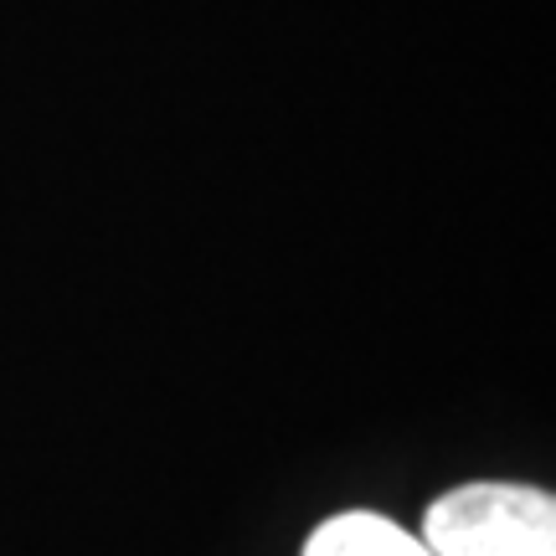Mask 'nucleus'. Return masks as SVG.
I'll return each instance as SVG.
<instances>
[{"label":"nucleus","mask_w":556,"mask_h":556,"mask_svg":"<svg viewBox=\"0 0 556 556\" xmlns=\"http://www.w3.org/2000/svg\"><path fill=\"white\" fill-rule=\"evenodd\" d=\"M433 556H556V500L531 484H464L428 505Z\"/></svg>","instance_id":"1"},{"label":"nucleus","mask_w":556,"mask_h":556,"mask_svg":"<svg viewBox=\"0 0 556 556\" xmlns=\"http://www.w3.org/2000/svg\"><path fill=\"white\" fill-rule=\"evenodd\" d=\"M304 556H433L422 546V536H413L407 526L371 510H345L315 526V536L304 541Z\"/></svg>","instance_id":"2"}]
</instances>
